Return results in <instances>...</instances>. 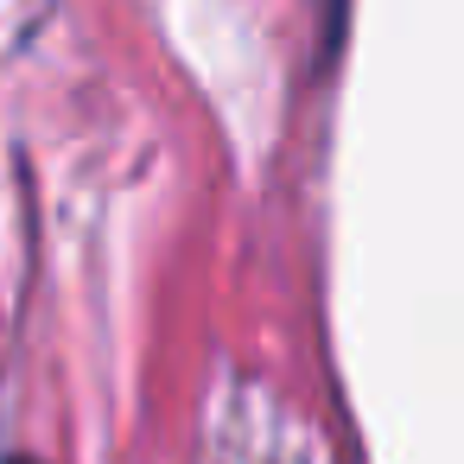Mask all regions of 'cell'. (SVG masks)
Masks as SVG:
<instances>
[{
	"instance_id": "6da1fadb",
	"label": "cell",
	"mask_w": 464,
	"mask_h": 464,
	"mask_svg": "<svg viewBox=\"0 0 464 464\" xmlns=\"http://www.w3.org/2000/svg\"><path fill=\"white\" fill-rule=\"evenodd\" d=\"M7 464H33V458H7Z\"/></svg>"
}]
</instances>
